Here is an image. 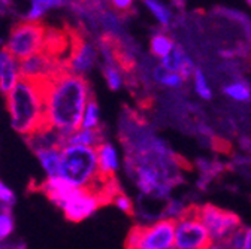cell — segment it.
Returning <instances> with one entry per match:
<instances>
[{
    "label": "cell",
    "mask_w": 251,
    "mask_h": 249,
    "mask_svg": "<svg viewBox=\"0 0 251 249\" xmlns=\"http://www.w3.org/2000/svg\"><path fill=\"white\" fill-rule=\"evenodd\" d=\"M14 231V218L11 207L0 203V240H5Z\"/></svg>",
    "instance_id": "7402d4cb"
},
{
    "label": "cell",
    "mask_w": 251,
    "mask_h": 249,
    "mask_svg": "<svg viewBox=\"0 0 251 249\" xmlns=\"http://www.w3.org/2000/svg\"><path fill=\"white\" fill-rule=\"evenodd\" d=\"M21 79L20 60L6 48L0 49V92L6 97Z\"/></svg>",
    "instance_id": "30bf717a"
},
{
    "label": "cell",
    "mask_w": 251,
    "mask_h": 249,
    "mask_svg": "<svg viewBox=\"0 0 251 249\" xmlns=\"http://www.w3.org/2000/svg\"><path fill=\"white\" fill-rule=\"evenodd\" d=\"M160 65L171 72L179 73L185 81L190 79V76L193 78V73L196 70L192 58L187 55V52L181 46H175L172 54H169L168 57L160 60Z\"/></svg>",
    "instance_id": "8fae6325"
},
{
    "label": "cell",
    "mask_w": 251,
    "mask_h": 249,
    "mask_svg": "<svg viewBox=\"0 0 251 249\" xmlns=\"http://www.w3.org/2000/svg\"><path fill=\"white\" fill-rule=\"evenodd\" d=\"M174 2H181V0H174Z\"/></svg>",
    "instance_id": "d6a6232c"
},
{
    "label": "cell",
    "mask_w": 251,
    "mask_h": 249,
    "mask_svg": "<svg viewBox=\"0 0 251 249\" xmlns=\"http://www.w3.org/2000/svg\"><path fill=\"white\" fill-rule=\"evenodd\" d=\"M225 94L235 100V102H241V103H247L251 100V87L248 82L242 81V79H235L232 82H229L225 88Z\"/></svg>",
    "instance_id": "e0dca14e"
},
{
    "label": "cell",
    "mask_w": 251,
    "mask_h": 249,
    "mask_svg": "<svg viewBox=\"0 0 251 249\" xmlns=\"http://www.w3.org/2000/svg\"><path fill=\"white\" fill-rule=\"evenodd\" d=\"M247 3H248V5L251 6V0H247Z\"/></svg>",
    "instance_id": "1f68e13d"
},
{
    "label": "cell",
    "mask_w": 251,
    "mask_h": 249,
    "mask_svg": "<svg viewBox=\"0 0 251 249\" xmlns=\"http://www.w3.org/2000/svg\"><path fill=\"white\" fill-rule=\"evenodd\" d=\"M98 151V157H99V166L100 170L106 175H115L118 169V158H117V151L115 148L105 142L100 146L96 148Z\"/></svg>",
    "instance_id": "5bb4252c"
},
{
    "label": "cell",
    "mask_w": 251,
    "mask_h": 249,
    "mask_svg": "<svg viewBox=\"0 0 251 249\" xmlns=\"http://www.w3.org/2000/svg\"><path fill=\"white\" fill-rule=\"evenodd\" d=\"M47 81L21 78L17 87L6 96L11 126L24 137L44 130H52L47 122Z\"/></svg>",
    "instance_id": "7a4b0ae2"
},
{
    "label": "cell",
    "mask_w": 251,
    "mask_h": 249,
    "mask_svg": "<svg viewBox=\"0 0 251 249\" xmlns=\"http://www.w3.org/2000/svg\"><path fill=\"white\" fill-rule=\"evenodd\" d=\"M108 2H109V3H111V2H112V0H108Z\"/></svg>",
    "instance_id": "836d02e7"
},
{
    "label": "cell",
    "mask_w": 251,
    "mask_h": 249,
    "mask_svg": "<svg viewBox=\"0 0 251 249\" xmlns=\"http://www.w3.org/2000/svg\"><path fill=\"white\" fill-rule=\"evenodd\" d=\"M47 28L41 23L21 21L15 24L5 42V46L20 61L45 51L47 46Z\"/></svg>",
    "instance_id": "8992f818"
},
{
    "label": "cell",
    "mask_w": 251,
    "mask_h": 249,
    "mask_svg": "<svg viewBox=\"0 0 251 249\" xmlns=\"http://www.w3.org/2000/svg\"><path fill=\"white\" fill-rule=\"evenodd\" d=\"M208 249H226V246L222 245V243H212Z\"/></svg>",
    "instance_id": "4dcf8cb0"
},
{
    "label": "cell",
    "mask_w": 251,
    "mask_h": 249,
    "mask_svg": "<svg viewBox=\"0 0 251 249\" xmlns=\"http://www.w3.org/2000/svg\"><path fill=\"white\" fill-rule=\"evenodd\" d=\"M105 142H106V137H105V130L102 127L91 129V130L81 129L66 137V146L82 145V146H90V148H98Z\"/></svg>",
    "instance_id": "4fadbf2b"
},
{
    "label": "cell",
    "mask_w": 251,
    "mask_h": 249,
    "mask_svg": "<svg viewBox=\"0 0 251 249\" xmlns=\"http://www.w3.org/2000/svg\"><path fill=\"white\" fill-rule=\"evenodd\" d=\"M211 148L217 152V154H225V155H230L232 154V143L220 136H212L211 137Z\"/></svg>",
    "instance_id": "d4e9b609"
},
{
    "label": "cell",
    "mask_w": 251,
    "mask_h": 249,
    "mask_svg": "<svg viewBox=\"0 0 251 249\" xmlns=\"http://www.w3.org/2000/svg\"><path fill=\"white\" fill-rule=\"evenodd\" d=\"M91 97L88 81L63 69L47 81L45 106L48 127L63 135L81 130L87 103Z\"/></svg>",
    "instance_id": "6da1fadb"
},
{
    "label": "cell",
    "mask_w": 251,
    "mask_h": 249,
    "mask_svg": "<svg viewBox=\"0 0 251 249\" xmlns=\"http://www.w3.org/2000/svg\"><path fill=\"white\" fill-rule=\"evenodd\" d=\"M100 206L99 200L91 196L90 193H87L85 190L82 188H76L71 197L63 203V206L60 207L63 212H65V216L66 220L71 221V223H81L84 220L96 212Z\"/></svg>",
    "instance_id": "9c48e42d"
},
{
    "label": "cell",
    "mask_w": 251,
    "mask_h": 249,
    "mask_svg": "<svg viewBox=\"0 0 251 249\" xmlns=\"http://www.w3.org/2000/svg\"><path fill=\"white\" fill-rule=\"evenodd\" d=\"M201 221L215 243H223L233 231L242 227L241 218L235 212L222 209L211 203L201 206Z\"/></svg>",
    "instance_id": "52a82bcc"
},
{
    "label": "cell",
    "mask_w": 251,
    "mask_h": 249,
    "mask_svg": "<svg viewBox=\"0 0 251 249\" xmlns=\"http://www.w3.org/2000/svg\"><path fill=\"white\" fill-rule=\"evenodd\" d=\"M175 42L172 41V38L163 32L152 35L151 41H150V49L151 54L154 57H157L159 60H163L165 57H168L169 54H172V51L175 49Z\"/></svg>",
    "instance_id": "2e32d148"
},
{
    "label": "cell",
    "mask_w": 251,
    "mask_h": 249,
    "mask_svg": "<svg viewBox=\"0 0 251 249\" xmlns=\"http://www.w3.org/2000/svg\"><path fill=\"white\" fill-rule=\"evenodd\" d=\"M245 237H247V228L245 227H239L222 245H225L226 249H244V246H245Z\"/></svg>",
    "instance_id": "cb8c5ba5"
},
{
    "label": "cell",
    "mask_w": 251,
    "mask_h": 249,
    "mask_svg": "<svg viewBox=\"0 0 251 249\" xmlns=\"http://www.w3.org/2000/svg\"><path fill=\"white\" fill-rule=\"evenodd\" d=\"M152 79L157 82V84H162L165 87H169V88H179L182 87V84L185 82V79L176 73V72H171L168 70L166 68H163L162 65L155 66L152 69Z\"/></svg>",
    "instance_id": "ac0fdd59"
},
{
    "label": "cell",
    "mask_w": 251,
    "mask_h": 249,
    "mask_svg": "<svg viewBox=\"0 0 251 249\" xmlns=\"http://www.w3.org/2000/svg\"><path fill=\"white\" fill-rule=\"evenodd\" d=\"M98 48L82 38H75L71 44L69 55L66 58L65 68L76 75L90 72L98 60Z\"/></svg>",
    "instance_id": "ba28073f"
},
{
    "label": "cell",
    "mask_w": 251,
    "mask_h": 249,
    "mask_svg": "<svg viewBox=\"0 0 251 249\" xmlns=\"http://www.w3.org/2000/svg\"><path fill=\"white\" fill-rule=\"evenodd\" d=\"M171 249H172V248H171Z\"/></svg>",
    "instance_id": "e575fe53"
},
{
    "label": "cell",
    "mask_w": 251,
    "mask_h": 249,
    "mask_svg": "<svg viewBox=\"0 0 251 249\" xmlns=\"http://www.w3.org/2000/svg\"><path fill=\"white\" fill-rule=\"evenodd\" d=\"M212 239L201 221V204H187L176 218L175 249H208Z\"/></svg>",
    "instance_id": "5b68a950"
},
{
    "label": "cell",
    "mask_w": 251,
    "mask_h": 249,
    "mask_svg": "<svg viewBox=\"0 0 251 249\" xmlns=\"http://www.w3.org/2000/svg\"><path fill=\"white\" fill-rule=\"evenodd\" d=\"M135 0H112L111 5L117 12H127L133 6Z\"/></svg>",
    "instance_id": "83f0119b"
},
{
    "label": "cell",
    "mask_w": 251,
    "mask_h": 249,
    "mask_svg": "<svg viewBox=\"0 0 251 249\" xmlns=\"http://www.w3.org/2000/svg\"><path fill=\"white\" fill-rule=\"evenodd\" d=\"M99 106L98 102L93 96L90 97L85 112H84V118H82V124H81V129L82 130H91V129H98L99 127Z\"/></svg>",
    "instance_id": "ffe728a7"
},
{
    "label": "cell",
    "mask_w": 251,
    "mask_h": 249,
    "mask_svg": "<svg viewBox=\"0 0 251 249\" xmlns=\"http://www.w3.org/2000/svg\"><path fill=\"white\" fill-rule=\"evenodd\" d=\"M69 3V0H28V8L24 15V21L41 23V20L51 11L58 9Z\"/></svg>",
    "instance_id": "7c38bea8"
},
{
    "label": "cell",
    "mask_w": 251,
    "mask_h": 249,
    "mask_svg": "<svg viewBox=\"0 0 251 249\" xmlns=\"http://www.w3.org/2000/svg\"><path fill=\"white\" fill-rule=\"evenodd\" d=\"M0 203L11 207L14 203H15V194L14 191L9 188V186H6L2 181H0Z\"/></svg>",
    "instance_id": "4316f807"
},
{
    "label": "cell",
    "mask_w": 251,
    "mask_h": 249,
    "mask_svg": "<svg viewBox=\"0 0 251 249\" xmlns=\"http://www.w3.org/2000/svg\"><path fill=\"white\" fill-rule=\"evenodd\" d=\"M244 249H251V228H247V237H245Z\"/></svg>",
    "instance_id": "f546056e"
},
{
    "label": "cell",
    "mask_w": 251,
    "mask_h": 249,
    "mask_svg": "<svg viewBox=\"0 0 251 249\" xmlns=\"http://www.w3.org/2000/svg\"><path fill=\"white\" fill-rule=\"evenodd\" d=\"M100 173L96 148L71 145L61 151L60 176L76 188H85Z\"/></svg>",
    "instance_id": "3957f363"
},
{
    "label": "cell",
    "mask_w": 251,
    "mask_h": 249,
    "mask_svg": "<svg viewBox=\"0 0 251 249\" xmlns=\"http://www.w3.org/2000/svg\"><path fill=\"white\" fill-rule=\"evenodd\" d=\"M63 149H45L36 152V157L39 158L45 173L48 178H58L60 176V160H61Z\"/></svg>",
    "instance_id": "9a60e30c"
},
{
    "label": "cell",
    "mask_w": 251,
    "mask_h": 249,
    "mask_svg": "<svg viewBox=\"0 0 251 249\" xmlns=\"http://www.w3.org/2000/svg\"><path fill=\"white\" fill-rule=\"evenodd\" d=\"M103 76L106 79L108 87L112 91H117L121 88L123 82H124V76H123V70L115 66V65H105L103 66Z\"/></svg>",
    "instance_id": "44dd1931"
},
{
    "label": "cell",
    "mask_w": 251,
    "mask_h": 249,
    "mask_svg": "<svg viewBox=\"0 0 251 249\" xmlns=\"http://www.w3.org/2000/svg\"><path fill=\"white\" fill-rule=\"evenodd\" d=\"M193 85H195V91L203 99V100H211L212 99V90L206 81V76L203 73L202 69H198L195 70L193 73Z\"/></svg>",
    "instance_id": "603a6c76"
},
{
    "label": "cell",
    "mask_w": 251,
    "mask_h": 249,
    "mask_svg": "<svg viewBox=\"0 0 251 249\" xmlns=\"http://www.w3.org/2000/svg\"><path fill=\"white\" fill-rule=\"evenodd\" d=\"M114 204H115L121 212H124L126 215H130V216H133V215H135L133 203H132V200H130L127 196L124 194V191H121V193L115 197Z\"/></svg>",
    "instance_id": "484cf974"
},
{
    "label": "cell",
    "mask_w": 251,
    "mask_h": 249,
    "mask_svg": "<svg viewBox=\"0 0 251 249\" xmlns=\"http://www.w3.org/2000/svg\"><path fill=\"white\" fill-rule=\"evenodd\" d=\"M175 218H165L150 226L135 224L126 239V249H171L175 243Z\"/></svg>",
    "instance_id": "277c9868"
},
{
    "label": "cell",
    "mask_w": 251,
    "mask_h": 249,
    "mask_svg": "<svg viewBox=\"0 0 251 249\" xmlns=\"http://www.w3.org/2000/svg\"><path fill=\"white\" fill-rule=\"evenodd\" d=\"M144 5L147 6V9L150 11V14L157 20L162 27H169L172 23V12L169 11V8L162 3L160 0H144Z\"/></svg>",
    "instance_id": "d6986e66"
},
{
    "label": "cell",
    "mask_w": 251,
    "mask_h": 249,
    "mask_svg": "<svg viewBox=\"0 0 251 249\" xmlns=\"http://www.w3.org/2000/svg\"><path fill=\"white\" fill-rule=\"evenodd\" d=\"M239 145H241V148H242L247 154H251V139H248V137H241V139H239Z\"/></svg>",
    "instance_id": "f1b7e54d"
}]
</instances>
